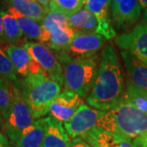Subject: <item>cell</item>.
I'll list each match as a JSON object with an SVG mask.
<instances>
[{"instance_id":"8fae6325","label":"cell","mask_w":147,"mask_h":147,"mask_svg":"<svg viewBox=\"0 0 147 147\" xmlns=\"http://www.w3.org/2000/svg\"><path fill=\"white\" fill-rule=\"evenodd\" d=\"M111 1L112 0H88L85 8L93 13L97 19L98 28L96 34L110 40L116 37V30L111 19Z\"/></svg>"},{"instance_id":"7a4b0ae2","label":"cell","mask_w":147,"mask_h":147,"mask_svg":"<svg viewBox=\"0 0 147 147\" xmlns=\"http://www.w3.org/2000/svg\"><path fill=\"white\" fill-rule=\"evenodd\" d=\"M56 57L63 69L64 87L84 97L92 89L99 69V57L73 58L66 52H56Z\"/></svg>"},{"instance_id":"44dd1931","label":"cell","mask_w":147,"mask_h":147,"mask_svg":"<svg viewBox=\"0 0 147 147\" xmlns=\"http://www.w3.org/2000/svg\"><path fill=\"white\" fill-rule=\"evenodd\" d=\"M8 12H10L17 21L19 27L23 34L30 39H35L41 42L43 34L42 24L38 21L31 19L30 17L23 16L12 7H9Z\"/></svg>"},{"instance_id":"5b68a950","label":"cell","mask_w":147,"mask_h":147,"mask_svg":"<svg viewBox=\"0 0 147 147\" xmlns=\"http://www.w3.org/2000/svg\"><path fill=\"white\" fill-rule=\"evenodd\" d=\"M9 86L11 104L7 117L3 123V128L8 139L16 143L21 134L32 126L35 120L19 86L16 84H9Z\"/></svg>"},{"instance_id":"e575fe53","label":"cell","mask_w":147,"mask_h":147,"mask_svg":"<svg viewBox=\"0 0 147 147\" xmlns=\"http://www.w3.org/2000/svg\"><path fill=\"white\" fill-rule=\"evenodd\" d=\"M121 1H123V0H112L111 1V7H110V9L113 8V7H115L116 5H118Z\"/></svg>"},{"instance_id":"f1b7e54d","label":"cell","mask_w":147,"mask_h":147,"mask_svg":"<svg viewBox=\"0 0 147 147\" xmlns=\"http://www.w3.org/2000/svg\"><path fill=\"white\" fill-rule=\"evenodd\" d=\"M69 147H92L90 146L88 143L83 140L81 137H77L71 139V142Z\"/></svg>"},{"instance_id":"d6986e66","label":"cell","mask_w":147,"mask_h":147,"mask_svg":"<svg viewBox=\"0 0 147 147\" xmlns=\"http://www.w3.org/2000/svg\"><path fill=\"white\" fill-rule=\"evenodd\" d=\"M10 7L14 8L23 16L42 22L49 11L36 0H7Z\"/></svg>"},{"instance_id":"8992f818","label":"cell","mask_w":147,"mask_h":147,"mask_svg":"<svg viewBox=\"0 0 147 147\" xmlns=\"http://www.w3.org/2000/svg\"><path fill=\"white\" fill-rule=\"evenodd\" d=\"M102 114L103 111L93 109L83 102L73 116L64 123V127L70 138L83 137L97 127L98 121Z\"/></svg>"},{"instance_id":"9a60e30c","label":"cell","mask_w":147,"mask_h":147,"mask_svg":"<svg viewBox=\"0 0 147 147\" xmlns=\"http://www.w3.org/2000/svg\"><path fill=\"white\" fill-rule=\"evenodd\" d=\"M47 125L42 147H69L71 142L70 137L61 122L47 117Z\"/></svg>"},{"instance_id":"4fadbf2b","label":"cell","mask_w":147,"mask_h":147,"mask_svg":"<svg viewBox=\"0 0 147 147\" xmlns=\"http://www.w3.org/2000/svg\"><path fill=\"white\" fill-rule=\"evenodd\" d=\"M82 103V97L79 95L64 90L50 105V116L64 123L73 116Z\"/></svg>"},{"instance_id":"603a6c76","label":"cell","mask_w":147,"mask_h":147,"mask_svg":"<svg viewBox=\"0 0 147 147\" xmlns=\"http://www.w3.org/2000/svg\"><path fill=\"white\" fill-rule=\"evenodd\" d=\"M41 24L43 30L41 43L47 44L49 31L58 26H68V16L57 11H49L43 18Z\"/></svg>"},{"instance_id":"52a82bcc","label":"cell","mask_w":147,"mask_h":147,"mask_svg":"<svg viewBox=\"0 0 147 147\" xmlns=\"http://www.w3.org/2000/svg\"><path fill=\"white\" fill-rule=\"evenodd\" d=\"M23 46L30 53L31 57L40 65L48 77L61 86H63V69L56 55L53 54L49 47L43 43L35 42H26Z\"/></svg>"},{"instance_id":"e0dca14e","label":"cell","mask_w":147,"mask_h":147,"mask_svg":"<svg viewBox=\"0 0 147 147\" xmlns=\"http://www.w3.org/2000/svg\"><path fill=\"white\" fill-rule=\"evenodd\" d=\"M75 34L69 25L54 27L48 33V41L46 45L55 52H67Z\"/></svg>"},{"instance_id":"d6a6232c","label":"cell","mask_w":147,"mask_h":147,"mask_svg":"<svg viewBox=\"0 0 147 147\" xmlns=\"http://www.w3.org/2000/svg\"><path fill=\"white\" fill-rule=\"evenodd\" d=\"M141 24L147 26V9H145L144 11V13H143L142 19H141Z\"/></svg>"},{"instance_id":"2e32d148","label":"cell","mask_w":147,"mask_h":147,"mask_svg":"<svg viewBox=\"0 0 147 147\" xmlns=\"http://www.w3.org/2000/svg\"><path fill=\"white\" fill-rule=\"evenodd\" d=\"M47 125V118L36 119L21 134L15 143L16 147H42Z\"/></svg>"},{"instance_id":"ba28073f","label":"cell","mask_w":147,"mask_h":147,"mask_svg":"<svg viewBox=\"0 0 147 147\" xmlns=\"http://www.w3.org/2000/svg\"><path fill=\"white\" fill-rule=\"evenodd\" d=\"M116 45L147 65V26L138 24L130 31L116 37Z\"/></svg>"},{"instance_id":"ffe728a7","label":"cell","mask_w":147,"mask_h":147,"mask_svg":"<svg viewBox=\"0 0 147 147\" xmlns=\"http://www.w3.org/2000/svg\"><path fill=\"white\" fill-rule=\"evenodd\" d=\"M6 53L13 64L17 74L23 78L26 77L30 74L29 66L32 57L24 46L19 44L7 45L6 47Z\"/></svg>"},{"instance_id":"4316f807","label":"cell","mask_w":147,"mask_h":147,"mask_svg":"<svg viewBox=\"0 0 147 147\" xmlns=\"http://www.w3.org/2000/svg\"><path fill=\"white\" fill-rule=\"evenodd\" d=\"M11 104V93L9 84L0 78V118L3 123L9 113Z\"/></svg>"},{"instance_id":"d590c367","label":"cell","mask_w":147,"mask_h":147,"mask_svg":"<svg viewBox=\"0 0 147 147\" xmlns=\"http://www.w3.org/2000/svg\"><path fill=\"white\" fill-rule=\"evenodd\" d=\"M3 119L0 118V124H3Z\"/></svg>"},{"instance_id":"6da1fadb","label":"cell","mask_w":147,"mask_h":147,"mask_svg":"<svg viewBox=\"0 0 147 147\" xmlns=\"http://www.w3.org/2000/svg\"><path fill=\"white\" fill-rule=\"evenodd\" d=\"M123 76L115 47L105 44L100 53L99 69L93 86L87 96L92 108L107 111L115 107L123 95Z\"/></svg>"},{"instance_id":"83f0119b","label":"cell","mask_w":147,"mask_h":147,"mask_svg":"<svg viewBox=\"0 0 147 147\" xmlns=\"http://www.w3.org/2000/svg\"><path fill=\"white\" fill-rule=\"evenodd\" d=\"M132 143L135 147H147V131L134 138Z\"/></svg>"},{"instance_id":"cb8c5ba5","label":"cell","mask_w":147,"mask_h":147,"mask_svg":"<svg viewBox=\"0 0 147 147\" xmlns=\"http://www.w3.org/2000/svg\"><path fill=\"white\" fill-rule=\"evenodd\" d=\"M17 74H18L8 55L0 47V78L3 79L7 84L18 85L20 81L17 78Z\"/></svg>"},{"instance_id":"5bb4252c","label":"cell","mask_w":147,"mask_h":147,"mask_svg":"<svg viewBox=\"0 0 147 147\" xmlns=\"http://www.w3.org/2000/svg\"><path fill=\"white\" fill-rule=\"evenodd\" d=\"M81 138L92 147H135L130 138L96 127Z\"/></svg>"},{"instance_id":"1f68e13d","label":"cell","mask_w":147,"mask_h":147,"mask_svg":"<svg viewBox=\"0 0 147 147\" xmlns=\"http://www.w3.org/2000/svg\"><path fill=\"white\" fill-rule=\"evenodd\" d=\"M36 1L49 10V6H50V3H52L53 0H36Z\"/></svg>"},{"instance_id":"7402d4cb","label":"cell","mask_w":147,"mask_h":147,"mask_svg":"<svg viewBox=\"0 0 147 147\" xmlns=\"http://www.w3.org/2000/svg\"><path fill=\"white\" fill-rule=\"evenodd\" d=\"M4 44L15 45L18 44L24 34L19 27L16 19L7 11H2Z\"/></svg>"},{"instance_id":"d4e9b609","label":"cell","mask_w":147,"mask_h":147,"mask_svg":"<svg viewBox=\"0 0 147 147\" xmlns=\"http://www.w3.org/2000/svg\"><path fill=\"white\" fill-rule=\"evenodd\" d=\"M84 0H53L49 11H57L66 16H69L82 9Z\"/></svg>"},{"instance_id":"3957f363","label":"cell","mask_w":147,"mask_h":147,"mask_svg":"<svg viewBox=\"0 0 147 147\" xmlns=\"http://www.w3.org/2000/svg\"><path fill=\"white\" fill-rule=\"evenodd\" d=\"M97 127L134 139L147 131V113L121 99L115 107L103 111Z\"/></svg>"},{"instance_id":"9c48e42d","label":"cell","mask_w":147,"mask_h":147,"mask_svg":"<svg viewBox=\"0 0 147 147\" xmlns=\"http://www.w3.org/2000/svg\"><path fill=\"white\" fill-rule=\"evenodd\" d=\"M105 39L96 33H76L66 53L77 59L92 57L105 47Z\"/></svg>"},{"instance_id":"ac0fdd59","label":"cell","mask_w":147,"mask_h":147,"mask_svg":"<svg viewBox=\"0 0 147 147\" xmlns=\"http://www.w3.org/2000/svg\"><path fill=\"white\" fill-rule=\"evenodd\" d=\"M68 24L75 33H96L98 28L96 17L86 8L68 16Z\"/></svg>"},{"instance_id":"484cf974","label":"cell","mask_w":147,"mask_h":147,"mask_svg":"<svg viewBox=\"0 0 147 147\" xmlns=\"http://www.w3.org/2000/svg\"><path fill=\"white\" fill-rule=\"evenodd\" d=\"M122 100L135 106L138 110L147 113V96L137 91L130 84H126Z\"/></svg>"},{"instance_id":"30bf717a","label":"cell","mask_w":147,"mask_h":147,"mask_svg":"<svg viewBox=\"0 0 147 147\" xmlns=\"http://www.w3.org/2000/svg\"><path fill=\"white\" fill-rule=\"evenodd\" d=\"M142 7L139 0H123L111 8V19L115 29L127 31L140 20Z\"/></svg>"},{"instance_id":"4dcf8cb0","label":"cell","mask_w":147,"mask_h":147,"mask_svg":"<svg viewBox=\"0 0 147 147\" xmlns=\"http://www.w3.org/2000/svg\"><path fill=\"white\" fill-rule=\"evenodd\" d=\"M0 44H4V34H3V23L2 11H0Z\"/></svg>"},{"instance_id":"7c38bea8","label":"cell","mask_w":147,"mask_h":147,"mask_svg":"<svg viewBox=\"0 0 147 147\" xmlns=\"http://www.w3.org/2000/svg\"><path fill=\"white\" fill-rule=\"evenodd\" d=\"M120 56L126 69L127 84L147 96V65L126 51L121 50Z\"/></svg>"},{"instance_id":"8d00e7d4","label":"cell","mask_w":147,"mask_h":147,"mask_svg":"<svg viewBox=\"0 0 147 147\" xmlns=\"http://www.w3.org/2000/svg\"><path fill=\"white\" fill-rule=\"evenodd\" d=\"M87 1H88V0H84V2H85V3H86V2H87Z\"/></svg>"},{"instance_id":"277c9868","label":"cell","mask_w":147,"mask_h":147,"mask_svg":"<svg viewBox=\"0 0 147 147\" xmlns=\"http://www.w3.org/2000/svg\"><path fill=\"white\" fill-rule=\"evenodd\" d=\"M18 86L34 118L37 119L49 113L50 105L61 90V86L45 73L30 74L20 81Z\"/></svg>"},{"instance_id":"836d02e7","label":"cell","mask_w":147,"mask_h":147,"mask_svg":"<svg viewBox=\"0 0 147 147\" xmlns=\"http://www.w3.org/2000/svg\"><path fill=\"white\" fill-rule=\"evenodd\" d=\"M139 3L142 6V9H147V0H139Z\"/></svg>"},{"instance_id":"f546056e","label":"cell","mask_w":147,"mask_h":147,"mask_svg":"<svg viewBox=\"0 0 147 147\" xmlns=\"http://www.w3.org/2000/svg\"><path fill=\"white\" fill-rule=\"evenodd\" d=\"M0 147H11L8 137L2 132H0Z\"/></svg>"}]
</instances>
